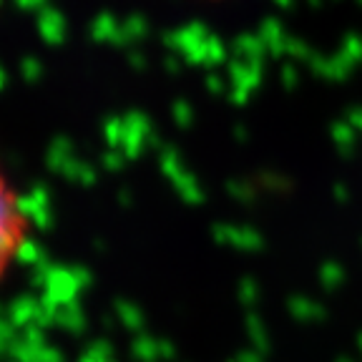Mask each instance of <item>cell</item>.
<instances>
[{
	"label": "cell",
	"mask_w": 362,
	"mask_h": 362,
	"mask_svg": "<svg viewBox=\"0 0 362 362\" xmlns=\"http://www.w3.org/2000/svg\"><path fill=\"white\" fill-rule=\"evenodd\" d=\"M30 239V216L13 189L6 171L0 169V284L6 282Z\"/></svg>",
	"instance_id": "cell-1"
}]
</instances>
